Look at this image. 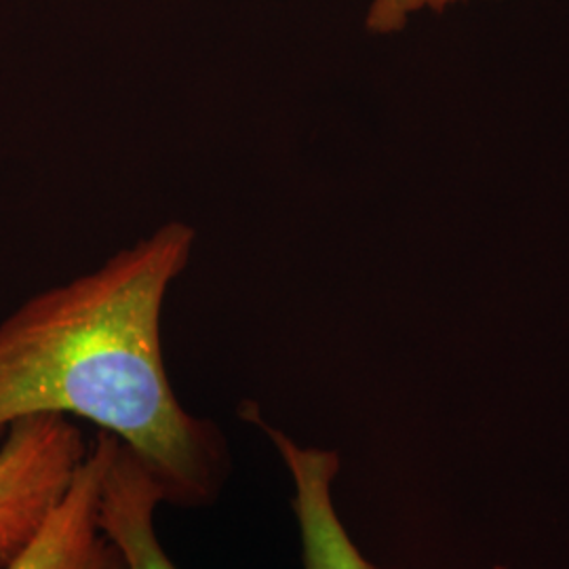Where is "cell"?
I'll list each match as a JSON object with an SVG mask.
<instances>
[{
	"instance_id": "obj_1",
	"label": "cell",
	"mask_w": 569,
	"mask_h": 569,
	"mask_svg": "<svg viewBox=\"0 0 569 569\" xmlns=\"http://www.w3.org/2000/svg\"><path fill=\"white\" fill-rule=\"evenodd\" d=\"M169 222L0 323V441L30 416L93 422L133 449L176 507L211 505L228 475L218 427L183 409L163 357L164 298L194 249Z\"/></svg>"
},
{
	"instance_id": "obj_2",
	"label": "cell",
	"mask_w": 569,
	"mask_h": 569,
	"mask_svg": "<svg viewBox=\"0 0 569 569\" xmlns=\"http://www.w3.org/2000/svg\"><path fill=\"white\" fill-rule=\"evenodd\" d=\"M81 428L63 416L13 422L0 446V568L41 528L87 456Z\"/></svg>"
},
{
	"instance_id": "obj_3",
	"label": "cell",
	"mask_w": 569,
	"mask_h": 569,
	"mask_svg": "<svg viewBox=\"0 0 569 569\" xmlns=\"http://www.w3.org/2000/svg\"><path fill=\"white\" fill-rule=\"evenodd\" d=\"M114 435L98 430L60 502L28 545L0 569H127L98 515L103 472Z\"/></svg>"
},
{
	"instance_id": "obj_4",
	"label": "cell",
	"mask_w": 569,
	"mask_h": 569,
	"mask_svg": "<svg viewBox=\"0 0 569 569\" xmlns=\"http://www.w3.org/2000/svg\"><path fill=\"white\" fill-rule=\"evenodd\" d=\"M293 481L291 509L300 529L305 569H385L373 566L346 531L333 505L340 456L329 449L302 448L277 428L262 425Z\"/></svg>"
},
{
	"instance_id": "obj_5",
	"label": "cell",
	"mask_w": 569,
	"mask_h": 569,
	"mask_svg": "<svg viewBox=\"0 0 569 569\" xmlns=\"http://www.w3.org/2000/svg\"><path fill=\"white\" fill-rule=\"evenodd\" d=\"M161 502L164 491L157 475L114 437L103 472L98 521L106 538L121 550L127 569H178L154 531V510Z\"/></svg>"
},
{
	"instance_id": "obj_6",
	"label": "cell",
	"mask_w": 569,
	"mask_h": 569,
	"mask_svg": "<svg viewBox=\"0 0 569 569\" xmlns=\"http://www.w3.org/2000/svg\"><path fill=\"white\" fill-rule=\"evenodd\" d=\"M453 2L462 0H371L366 28L371 34H395L406 28L411 16L427 9L441 13Z\"/></svg>"
},
{
	"instance_id": "obj_7",
	"label": "cell",
	"mask_w": 569,
	"mask_h": 569,
	"mask_svg": "<svg viewBox=\"0 0 569 569\" xmlns=\"http://www.w3.org/2000/svg\"><path fill=\"white\" fill-rule=\"evenodd\" d=\"M493 569H509V568H507V566H496V568H493Z\"/></svg>"
}]
</instances>
